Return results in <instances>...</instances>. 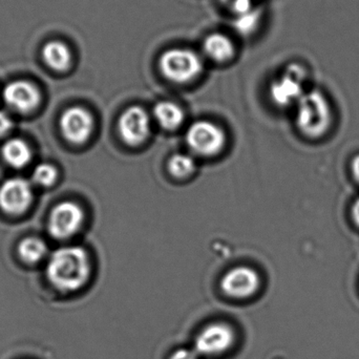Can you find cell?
<instances>
[{"label": "cell", "instance_id": "1", "mask_svg": "<svg viewBox=\"0 0 359 359\" xmlns=\"http://www.w3.org/2000/svg\"><path fill=\"white\" fill-rule=\"evenodd\" d=\"M50 284L63 292L79 290L90 276L88 253L81 247H62L50 255L46 265Z\"/></svg>", "mask_w": 359, "mask_h": 359}, {"label": "cell", "instance_id": "2", "mask_svg": "<svg viewBox=\"0 0 359 359\" xmlns=\"http://www.w3.org/2000/svg\"><path fill=\"white\" fill-rule=\"evenodd\" d=\"M297 105V126L304 136L318 139L327 134L332 126V109L322 93H305Z\"/></svg>", "mask_w": 359, "mask_h": 359}, {"label": "cell", "instance_id": "3", "mask_svg": "<svg viewBox=\"0 0 359 359\" xmlns=\"http://www.w3.org/2000/svg\"><path fill=\"white\" fill-rule=\"evenodd\" d=\"M159 67L166 79L176 83H187L201 75L204 63L194 50L175 48L162 54Z\"/></svg>", "mask_w": 359, "mask_h": 359}, {"label": "cell", "instance_id": "4", "mask_svg": "<svg viewBox=\"0 0 359 359\" xmlns=\"http://www.w3.org/2000/svg\"><path fill=\"white\" fill-rule=\"evenodd\" d=\"M236 339V331L231 325L224 322L210 323L196 334L192 348L200 358H219L230 351Z\"/></svg>", "mask_w": 359, "mask_h": 359}, {"label": "cell", "instance_id": "5", "mask_svg": "<svg viewBox=\"0 0 359 359\" xmlns=\"http://www.w3.org/2000/svg\"><path fill=\"white\" fill-rule=\"evenodd\" d=\"M186 142L194 153L213 156L219 153L225 143L223 130L209 121L192 123L186 132Z\"/></svg>", "mask_w": 359, "mask_h": 359}, {"label": "cell", "instance_id": "6", "mask_svg": "<svg viewBox=\"0 0 359 359\" xmlns=\"http://www.w3.org/2000/svg\"><path fill=\"white\" fill-rule=\"evenodd\" d=\"M305 72L299 65H292L270 86V96L280 107L297 103L304 96L303 82Z\"/></svg>", "mask_w": 359, "mask_h": 359}, {"label": "cell", "instance_id": "7", "mask_svg": "<svg viewBox=\"0 0 359 359\" xmlns=\"http://www.w3.org/2000/svg\"><path fill=\"white\" fill-rule=\"evenodd\" d=\"M83 219V211L77 204L72 202L61 203L50 213L48 232L53 238L65 240L78 231Z\"/></svg>", "mask_w": 359, "mask_h": 359}, {"label": "cell", "instance_id": "8", "mask_svg": "<svg viewBox=\"0 0 359 359\" xmlns=\"http://www.w3.org/2000/svg\"><path fill=\"white\" fill-rule=\"evenodd\" d=\"M222 290L234 299H245L257 293L259 287V274L249 267H236L224 276Z\"/></svg>", "mask_w": 359, "mask_h": 359}, {"label": "cell", "instance_id": "9", "mask_svg": "<svg viewBox=\"0 0 359 359\" xmlns=\"http://www.w3.org/2000/svg\"><path fill=\"white\" fill-rule=\"evenodd\" d=\"M33 190L27 180L12 178L0 186V208L10 215H19L27 210L32 202Z\"/></svg>", "mask_w": 359, "mask_h": 359}, {"label": "cell", "instance_id": "10", "mask_svg": "<svg viewBox=\"0 0 359 359\" xmlns=\"http://www.w3.org/2000/svg\"><path fill=\"white\" fill-rule=\"evenodd\" d=\"M119 133L128 144L139 145L144 142L151 133V119L147 111L140 107L126 109L120 117Z\"/></svg>", "mask_w": 359, "mask_h": 359}, {"label": "cell", "instance_id": "11", "mask_svg": "<svg viewBox=\"0 0 359 359\" xmlns=\"http://www.w3.org/2000/svg\"><path fill=\"white\" fill-rule=\"evenodd\" d=\"M60 128L67 141L74 144H81L90 138L94 128V119L86 109L74 107L63 113Z\"/></svg>", "mask_w": 359, "mask_h": 359}, {"label": "cell", "instance_id": "12", "mask_svg": "<svg viewBox=\"0 0 359 359\" xmlns=\"http://www.w3.org/2000/svg\"><path fill=\"white\" fill-rule=\"evenodd\" d=\"M4 99L8 107L19 113H27L37 107L39 93L36 86L25 80L10 82L4 90Z\"/></svg>", "mask_w": 359, "mask_h": 359}, {"label": "cell", "instance_id": "13", "mask_svg": "<svg viewBox=\"0 0 359 359\" xmlns=\"http://www.w3.org/2000/svg\"><path fill=\"white\" fill-rule=\"evenodd\" d=\"M203 50L211 60L217 63H225L233 58L236 46L228 36L213 33L205 38Z\"/></svg>", "mask_w": 359, "mask_h": 359}, {"label": "cell", "instance_id": "14", "mask_svg": "<svg viewBox=\"0 0 359 359\" xmlns=\"http://www.w3.org/2000/svg\"><path fill=\"white\" fill-rule=\"evenodd\" d=\"M42 57L46 65L55 71H67L72 65V52L61 41H50L42 48Z\"/></svg>", "mask_w": 359, "mask_h": 359}, {"label": "cell", "instance_id": "15", "mask_svg": "<svg viewBox=\"0 0 359 359\" xmlns=\"http://www.w3.org/2000/svg\"><path fill=\"white\" fill-rule=\"evenodd\" d=\"M154 117L163 130H175L184 121V113L181 107L170 101H162L154 109Z\"/></svg>", "mask_w": 359, "mask_h": 359}, {"label": "cell", "instance_id": "16", "mask_svg": "<svg viewBox=\"0 0 359 359\" xmlns=\"http://www.w3.org/2000/svg\"><path fill=\"white\" fill-rule=\"evenodd\" d=\"M4 161L15 168L27 165L31 160V151L27 143L21 139L14 138L6 141L1 149Z\"/></svg>", "mask_w": 359, "mask_h": 359}, {"label": "cell", "instance_id": "17", "mask_svg": "<svg viewBox=\"0 0 359 359\" xmlns=\"http://www.w3.org/2000/svg\"><path fill=\"white\" fill-rule=\"evenodd\" d=\"M48 247L39 238H27L21 241L18 247L19 255L27 263H37L46 255Z\"/></svg>", "mask_w": 359, "mask_h": 359}, {"label": "cell", "instance_id": "18", "mask_svg": "<svg viewBox=\"0 0 359 359\" xmlns=\"http://www.w3.org/2000/svg\"><path fill=\"white\" fill-rule=\"evenodd\" d=\"M261 15V11L255 8L243 14L236 15L233 21L234 29L242 36L251 35L259 27Z\"/></svg>", "mask_w": 359, "mask_h": 359}, {"label": "cell", "instance_id": "19", "mask_svg": "<svg viewBox=\"0 0 359 359\" xmlns=\"http://www.w3.org/2000/svg\"><path fill=\"white\" fill-rule=\"evenodd\" d=\"M196 161L187 154H177L172 157L168 164L170 172L177 178H185L196 170Z\"/></svg>", "mask_w": 359, "mask_h": 359}, {"label": "cell", "instance_id": "20", "mask_svg": "<svg viewBox=\"0 0 359 359\" xmlns=\"http://www.w3.org/2000/svg\"><path fill=\"white\" fill-rule=\"evenodd\" d=\"M56 177L57 172L54 166L46 163L36 166L33 175H32L34 183L39 186H43V187L52 185L56 180Z\"/></svg>", "mask_w": 359, "mask_h": 359}, {"label": "cell", "instance_id": "21", "mask_svg": "<svg viewBox=\"0 0 359 359\" xmlns=\"http://www.w3.org/2000/svg\"><path fill=\"white\" fill-rule=\"evenodd\" d=\"M224 6L228 8L234 15L243 14L248 12L253 6V0H219Z\"/></svg>", "mask_w": 359, "mask_h": 359}, {"label": "cell", "instance_id": "22", "mask_svg": "<svg viewBox=\"0 0 359 359\" xmlns=\"http://www.w3.org/2000/svg\"><path fill=\"white\" fill-rule=\"evenodd\" d=\"M194 348H179L172 352L170 359H200Z\"/></svg>", "mask_w": 359, "mask_h": 359}, {"label": "cell", "instance_id": "23", "mask_svg": "<svg viewBox=\"0 0 359 359\" xmlns=\"http://www.w3.org/2000/svg\"><path fill=\"white\" fill-rule=\"evenodd\" d=\"M13 128V121L10 116L4 111H0V136L8 134Z\"/></svg>", "mask_w": 359, "mask_h": 359}, {"label": "cell", "instance_id": "24", "mask_svg": "<svg viewBox=\"0 0 359 359\" xmlns=\"http://www.w3.org/2000/svg\"><path fill=\"white\" fill-rule=\"evenodd\" d=\"M351 217L354 224L359 227V196L352 205Z\"/></svg>", "mask_w": 359, "mask_h": 359}, {"label": "cell", "instance_id": "25", "mask_svg": "<svg viewBox=\"0 0 359 359\" xmlns=\"http://www.w3.org/2000/svg\"><path fill=\"white\" fill-rule=\"evenodd\" d=\"M352 175H353L355 181L359 183V155L355 156L351 162Z\"/></svg>", "mask_w": 359, "mask_h": 359}]
</instances>
